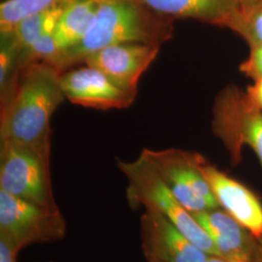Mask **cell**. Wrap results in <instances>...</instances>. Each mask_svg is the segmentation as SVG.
<instances>
[{
  "label": "cell",
  "instance_id": "cell-10",
  "mask_svg": "<svg viewBox=\"0 0 262 262\" xmlns=\"http://www.w3.org/2000/svg\"><path fill=\"white\" fill-rule=\"evenodd\" d=\"M160 49L143 43L113 45L86 56L82 64L97 68L124 91L137 94L141 76L156 60Z\"/></svg>",
  "mask_w": 262,
  "mask_h": 262
},
{
  "label": "cell",
  "instance_id": "cell-13",
  "mask_svg": "<svg viewBox=\"0 0 262 262\" xmlns=\"http://www.w3.org/2000/svg\"><path fill=\"white\" fill-rule=\"evenodd\" d=\"M172 19H191L227 28L240 7L239 0H135Z\"/></svg>",
  "mask_w": 262,
  "mask_h": 262
},
{
  "label": "cell",
  "instance_id": "cell-14",
  "mask_svg": "<svg viewBox=\"0 0 262 262\" xmlns=\"http://www.w3.org/2000/svg\"><path fill=\"white\" fill-rule=\"evenodd\" d=\"M101 0H68L55 35L61 50L80 42L94 25Z\"/></svg>",
  "mask_w": 262,
  "mask_h": 262
},
{
  "label": "cell",
  "instance_id": "cell-4",
  "mask_svg": "<svg viewBox=\"0 0 262 262\" xmlns=\"http://www.w3.org/2000/svg\"><path fill=\"white\" fill-rule=\"evenodd\" d=\"M212 130L224 144L232 163L241 161L244 146L247 145L262 165V111L251 101L246 91L228 84L216 94Z\"/></svg>",
  "mask_w": 262,
  "mask_h": 262
},
{
  "label": "cell",
  "instance_id": "cell-8",
  "mask_svg": "<svg viewBox=\"0 0 262 262\" xmlns=\"http://www.w3.org/2000/svg\"><path fill=\"white\" fill-rule=\"evenodd\" d=\"M60 84L71 103L97 110L128 108L137 96L124 91L97 68L86 64L61 72Z\"/></svg>",
  "mask_w": 262,
  "mask_h": 262
},
{
  "label": "cell",
  "instance_id": "cell-11",
  "mask_svg": "<svg viewBox=\"0 0 262 262\" xmlns=\"http://www.w3.org/2000/svg\"><path fill=\"white\" fill-rule=\"evenodd\" d=\"M201 170L220 207L257 240L262 239V203L249 187L203 159Z\"/></svg>",
  "mask_w": 262,
  "mask_h": 262
},
{
  "label": "cell",
  "instance_id": "cell-21",
  "mask_svg": "<svg viewBox=\"0 0 262 262\" xmlns=\"http://www.w3.org/2000/svg\"><path fill=\"white\" fill-rule=\"evenodd\" d=\"M254 83L248 86L246 93L249 98L260 111H262V79L253 81Z\"/></svg>",
  "mask_w": 262,
  "mask_h": 262
},
{
  "label": "cell",
  "instance_id": "cell-3",
  "mask_svg": "<svg viewBox=\"0 0 262 262\" xmlns=\"http://www.w3.org/2000/svg\"><path fill=\"white\" fill-rule=\"evenodd\" d=\"M118 167L127 180L126 194L131 208L143 206L165 216L179 230L198 248L217 255L210 236L174 196L159 172L142 154L134 160H118Z\"/></svg>",
  "mask_w": 262,
  "mask_h": 262
},
{
  "label": "cell",
  "instance_id": "cell-22",
  "mask_svg": "<svg viewBox=\"0 0 262 262\" xmlns=\"http://www.w3.org/2000/svg\"><path fill=\"white\" fill-rule=\"evenodd\" d=\"M254 262H262V239L261 240H257Z\"/></svg>",
  "mask_w": 262,
  "mask_h": 262
},
{
  "label": "cell",
  "instance_id": "cell-5",
  "mask_svg": "<svg viewBox=\"0 0 262 262\" xmlns=\"http://www.w3.org/2000/svg\"><path fill=\"white\" fill-rule=\"evenodd\" d=\"M159 172L179 202L191 214L220 208L208 181L202 173L205 159L198 152L180 149L151 150L141 152Z\"/></svg>",
  "mask_w": 262,
  "mask_h": 262
},
{
  "label": "cell",
  "instance_id": "cell-9",
  "mask_svg": "<svg viewBox=\"0 0 262 262\" xmlns=\"http://www.w3.org/2000/svg\"><path fill=\"white\" fill-rule=\"evenodd\" d=\"M141 240L148 262H206L210 256L155 211L141 216Z\"/></svg>",
  "mask_w": 262,
  "mask_h": 262
},
{
  "label": "cell",
  "instance_id": "cell-25",
  "mask_svg": "<svg viewBox=\"0 0 262 262\" xmlns=\"http://www.w3.org/2000/svg\"><path fill=\"white\" fill-rule=\"evenodd\" d=\"M50 262H55V261H50Z\"/></svg>",
  "mask_w": 262,
  "mask_h": 262
},
{
  "label": "cell",
  "instance_id": "cell-20",
  "mask_svg": "<svg viewBox=\"0 0 262 262\" xmlns=\"http://www.w3.org/2000/svg\"><path fill=\"white\" fill-rule=\"evenodd\" d=\"M21 249L5 235L0 234V262H17Z\"/></svg>",
  "mask_w": 262,
  "mask_h": 262
},
{
  "label": "cell",
  "instance_id": "cell-17",
  "mask_svg": "<svg viewBox=\"0 0 262 262\" xmlns=\"http://www.w3.org/2000/svg\"><path fill=\"white\" fill-rule=\"evenodd\" d=\"M66 0H3L0 4V33L9 32L19 21L52 9Z\"/></svg>",
  "mask_w": 262,
  "mask_h": 262
},
{
  "label": "cell",
  "instance_id": "cell-24",
  "mask_svg": "<svg viewBox=\"0 0 262 262\" xmlns=\"http://www.w3.org/2000/svg\"><path fill=\"white\" fill-rule=\"evenodd\" d=\"M256 1H259V0H239V3H240V6H246V5L253 4Z\"/></svg>",
  "mask_w": 262,
  "mask_h": 262
},
{
  "label": "cell",
  "instance_id": "cell-18",
  "mask_svg": "<svg viewBox=\"0 0 262 262\" xmlns=\"http://www.w3.org/2000/svg\"><path fill=\"white\" fill-rule=\"evenodd\" d=\"M253 46L262 43V0L240 6L227 28Z\"/></svg>",
  "mask_w": 262,
  "mask_h": 262
},
{
  "label": "cell",
  "instance_id": "cell-19",
  "mask_svg": "<svg viewBox=\"0 0 262 262\" xmlns=\"http://www.w3.org/2000/svg\"><path fill=\"white\" fill-rule=\"evenodd\" d=\"M240 72L253 81L262 79V43L250 46V54L240 64Z\"/></svg>",
  "mask_w": 262,
  "mask_h": 262
},
{
  "label": "cell",
  "instance_id": "cell-1",
  "mask_svg": "<svg viewBox=\"0 0 262 262\" xmlns=\"http://www.w3.org/2000/svg\"><path fill=\"white\" fill-rule=\"evenodd\" d=\"M60 73L44 61L21 72L12 94L0 103V141L19 144L51 158V120L66 99Z\"/></svg>",
  "mask_w": 262,
  "mask_h": 262
},
{
  "label": "cell",
  "instance_id": "cell-6",
  "mask_svg": "<svg viewBox=\"0 0 262 262\" xmlns=\"http://www.w3.org/2000/svg\"><path fill=\"white\" fill-rule=\"evenodd\" d=\"M0 190L38 204L58 207L51 177V158L9 141H0Z\"/></svg>",
  "mask_w": 262,
  "mask_h": 262
},
{
  "label": "cell",
  "instance_id": "cell-16",
  "mask_svg": "<svg viewBox=\"0 0 262 262\" xmlns=\"http://www.w3.org/2000/svg\"><path fill=\"white\" fill-rule=\"evenodd\" d=\"M20 50L10 33H0V103L9 97L19 81Z\"/></svg>",
  "mask_w": 262,
  "mask_h": 262
},
{
  "label": "cell",
  "instance_id": "cell-15",
  "mask_svg": "<svg viewBox=\"0 0 262 262\" xmlns=\"http://www.w3.org/2000/svg\"><path fill=\"white\" fill-rule=\"evenodd\" d=\"M67 2L68 0H66L52 9L23 19L8 33L13 36L19 47H28L44 35L55 32Z\"/></svg>",
  "mask_w": 262,
  "mask_h": 262
},
{
  "label": "cell",
  "instance_id": "cell-23",
  "mask_svg": "<svg viewBox=\"0 0 262 262\" xmlns=\"http://www.w3.org/2000/svg\"><path fill=\"white\" fill-rule=\"evenodd\" d=\"M206 262H230L217 255H210Z\"/></svg>",
  "mask_w": 262,
  "mask_h": 262
},
{
  "label": "cell",
  "instance_id": "cell-2",
  "mask_svg": "<svg viewBox=\"0 0 262 262\" xmlns=\"http://www.w3.org/2000/svg\"><path fill=\"white\" fill-rule=\"evenodd\" d=\"M175 19L135 0H101L93 27L80 42L61 50L50 61L60 72L80 66L103 48L125 43L161 47L174 36Z\"/></svg>",
  "mask_w": 262,
  "mask_h": 262
},
{
  "label": "cell",
  "instance_id": "cell-7",
  "mask_svg": "<svg viewBox=\"0 0 262 262\" xmlns=\"http://www.w3.org/2000/svg\"><path fill=\"white\" fill-rule=\"evenodd\" d=\"M66 231V219L58 207L44 206L0 190V234L20 249L62 240Z\"/></svg>",
  "mask_w": 262,
  "mask_h": 262
},
{
  "label": "cell",
  "instance_id": "cell-12",
  "mask_svg": "<svg viewBox=\"0 0 262 262\" xmlns=\"http://www.w3.org/2000/svg\"><path fill=\"white\" fill-rule=\"evenodd\" d=\"M210 236L219 256L230 262H254L257 239L220 208L192 214Z\"/></svg>",
  "mask_w": 262,
  "mask_h": 262
}]
</instances>
